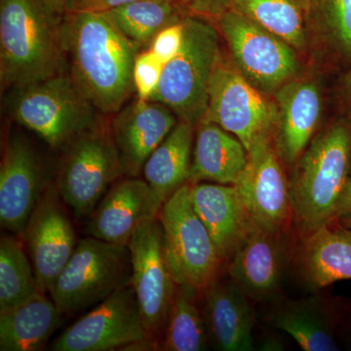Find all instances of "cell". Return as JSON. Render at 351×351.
<instances>
[{"label": "cell", "instance_id": "cell-18", "mask_svg": "<svg viewBox=\"0 0 351 351\" xmlns=\"http://www.w3.org/2000/svg\"><path fill=\"white\" fill-rule=\"evenodd\" d=\"M285 261L282 232L256 225L228 261V272L249 298L265 301L281 287Z\"/></svg>", "mask_w": 351, "mask_h": 351}, {"label": "cell", "instance_id": "cell-17", "mask_svg": "<svg viewBox=\"0 0 351 351\" xmlns=\"http://www.w3.org/2000/svg\"><path fill=\"white\" fill-rule=\"evenodd\" d=\"M177 123L175 113L157 101L138 99L117 112L110 128L124 176L137 177Z\"/></svg>", "mask_w": 351, "mask_h": 351}, {"label": "cell", "instance_id": "cell-2", "mask_svg": "<svg viewBox=\"0 0 351 351\" xmlns=\"http://www.w3.org/2000/svg\"><path fill=\"white\" fill-rule=\"evenodd\" d=\"M61 20L40 0H0V80L21 88L66 71Z\"/></svg>", "mask_w": 351, "mask_h": 351}, {"label": "cell", "instance_id": "cell-34", "mask_svg": "<svg viewBox=\"0 0 351 351\" xmlns=\"http://www.w3.org/2000/svg\"><path fill=\"white\" fill-rule=\"evenodd\" d=\"M232 0H191L189 14L214 21L230 7Z\"/></svg>", "mask_w": 351, "mask_h": 351}, {"label": "cell", "instance_id": "cell-31", "mask_svg": "<svg viewBox=\"0 0 351 351\" xmlns=\"http://www.w3.org/2000/svg\"><path fill=\"white\" fill-rule=\"evenodd\" d=\"M311 29L332 54L351 61V0H311Z\"/></svg>", "mask_w": 351, "mask_h": 351}, {"label": "cell", "instance_id": "cell-3", "mask_svg": "<svg viewBox=\"0 0 351 351\" xmlns=\"http://www.w3.org/2000/svg\"><path fill=\"white\" fill-rule=\"evenodd\" d=\"M290 184L293 219L304 235L334 223L351 170V123L320 132L298 159Z\"/></svg>", "mask_w": 351, "mask_h": 351}, {"label": "cell", "instance_id": "cell-7", "mask_svg": "<svg viewBox=\"0 0 351 351\" xmlns=\"http://www.w3.org/2000/svg\"><path fill=\"white\" fill-rule=\"evenodd\" d=\"M64 147L56 188L76 218H85L124 176L119 152L110 128L99 123L78 134Z\"/></svg>", "mask_w": 351, "mask_h": 351}, {"label": "cell", "instance_id": "cell-39", "mask_svg": "<svg viewBox=\"0 0 351 351\" xmlns=\"http://www.w3.org/2000/svg\"><path fill=\"white\" fill-rule=\"evenodd\" d=\"M261 350L267 351L283 350L284 346L276 339L270 338L265 339V343L261 346Z\"/></svg>", "mask_w": 351, "mask_h": 351}, {"label": "cell", "instance_id": "cell-29", "mask_svg": "<svg viewBox=\"0 0 351 351\" xmlns=\"http://www.w3.org/2000/svg\"><path fill=\"white\" fill-rule=\"evenodd\" d=\"M124 34L138 47L151 46L157 34L181 23L188 7L168 0H135L108 12Z\"/></svg>", "mask_w": 351, "mask_h": 351}, {"label": "cell", "instance_id": "cell-4", "mask_svg": "<svg viewBox=\"0 0 351 351\" xmlns=\"http://www.w3.org/2000/svg\"><path fill=\"white\" fill-rule=\"evenodd\" d=\"M179 52L164 64L156 91L147 101L169 108L181 121L197 126L208 106L210 80L219 55V32L211 21L189 14L182 20Z\"/></svg>", "mask_w": 351, "mask_h": 351}, {"label": "cell", "instance_id": "cell-23", "mask_svg": "<svg viewBox=\"0 0 351 351\" xmlns=\"http://www.w3.org/2000/svg\"><path fill=\"white\" fill-rule=\"evenodd\" d=\"M269 322L290 335L302 350H341L339 313L330 302L317 295L281 302L270 313Z\"/></svg>", "mask_w": 351, "mask_h": 351}, {"label": "cell", "instance_id": "cell-9", "mask_svg": "<svg viewBox=\"0 0 351 351\" xmlns=\"http://www.w3.org/2000/svg\"><path fill=\"white\" fill-rule=\"evenodd\" d=\"M213 22L228 44L232 63L258 91L276 93L294 80L300 61L290 44L232 9Z\"/></svg>", "mask_w": 351, "mask_h": 351}, {"label": "cell", "instance_id": "cell-36", "mask_svg": "<svg viewBox=\"0 0 351 351\" xmlns=\"http://www.w3.org/2000/svg\"><path fill=\"white\" fill-rule=\"evenodd\" d=\"M351 214V170L350 177H348V184L343 191V196L339 200L338 209H337L336 215H335V221Z\"/></svg>", "mask_w": 351, "mask_h": 351}, {"label": "cell", "instance_id": "cell-25", "mask_svg": "<svg viewBox=\"0 0 351 351\" xmlns=\"http://www.w3.org/2000/svg\"><path fill=\"white\" fill-rule=\"evenodd\" d=\"M52 299L38 291L27 301L0 313V350H43L62 322Z\"/></svg>", "mask_w": 351, "mask_h": 351}, {"label": "cell", "instance_id": "cell-35", "mask_svg": "<svg viewBox=\"0 0 351 351\" xmlns=\"http://www.w3.org/2000/svg\"><path fill=\"white\" fill-rule=\"evenodd\" d=\"M135 0H69V12H110Z\"/></svg>", "mask_w": 351, "mask_h": 351}, {"label": "cell", "instance_id": "cell-12", "mask_svg": "<svg viewBox=\"0 0 351 351\" xmlns=\"http://www.w3.org/2000/svg\"><path fill=\"white\" fill-rule=\"evenodd\" d=\"M127 246L131 258L130 285L145 326L157 339L162 336L178 286L166 256L160 221L157 219L142 226Z\"/></svg>", "mask_w": 351, "mask_h": 351}, {"label": "cell", "instance_id": "cell-5", "mask_svg": "<svg viewBox=\"0 0 351 351\" xmlns=\"http://www.w3.org/2000/svg\"><path fill=\"white\" fill-rule=\"evenodd\" d=\"M94 110L66 71L16 88L9 104L13 119L53 149L64 147L96 125Z\"/></svg>", "mask_w": 351, "mask_h": 351}, {"label": "cell", "instance_id": "cell-32", "mask_svg": "<svg viewBox=\"0 0 351 351\" xmlns=\"http://www.w3.org/2000/svg\"><path fill=\"white\" fill-rule=\"evenodd\" d=\"M164 64L161 63L151 49L138 53L134 64V86L137 92L138 99L149 100L156 91Z\"/></svg>", "mask_w": 351, "mask_h": 351}, {"label": "cell", "instance_id": "cell-10", "mask_svg": "<svg viewBox=\"0 0 351 351\" xmlns=\"http://www.w3.org/2000/svg\"><path fill=\"white\" fill-rule=\"evenodd\" d=\"M158 348L147 332L131 285L119 289L75 321L51 346L54 351L152 350Z\"/></svg>", "mask_w": 351, "mask_h": 351}, {"label": "cell", "instance_id": "cell-27", "mask_svg": "<svg viewBox=\"0 0 351 351\" xmlns=\"http://www.w3.org/2000/svg\"><path fill=\"white\" fill-rule=\"evenodd\" d=\"M230 9L262 25L295 50L306 49L311 0H232Z\"/></svg>", "mask_w": 351, "mask_h": 351}, {"label": "cell", "instance_id": "cell-22", "mask_svg": "<svg viewBox=\"0 0 351 351\" xmlns=\"http://www.w3.org/2000/svg\"><path fill=\"white\" fill-rule=\"evenodd\" d=\"M300 278L317 291L351 279V232L327 223L307 233L297 256Z\"/></svg>", "mask_w": 351, "mask_h": 351}, {"label": "cell", "instance_id": "cell-37", "mask_svg": "<svg viewBox=\"0 0 351 351\" xmlns=\"http://www.w3.org/2000/svg\"><path fill=\"white\" fill-rule=\"evenodd\" d=\"M40 1L58 19L62 20V18L68 13L69 0H40Z\"/></svg>", "mask_w": 351, "mask_h": 351}, {"label": "cell", "instance_id": "cell-38", "mask_svg": "<svg viewBox=\"0 0 351 351\" xmlns=\"http://www.w3.org/2000/svg\"><path fill=\"white\" fill-rule=\"evenodd\" d=\"M341 95L346 105L351 107V69L341 80Z\"/></svg>", "mask_w": 351, "mask_h": 351}, {"label": "cell", "instance_id": "cell-15", "mask_svg": "<svg viewBox=\"0 0 351 351\" xmlns=\"http://www.w3.org/2000/svg\"><path fill=\"white\" fill-rule=\"evenodd\" d=\"M49 184L40 157L20 135L6 141L0 163V225L21 237Z\"/></svg>", "mask_w": 351, "mask_h": 351}, {"label": "cell", "instance_id": "cell-21", "mask_svg": "<svg viewBox=\"0 0 351 351\" xmlns=\"http://www.w3.org/2000/svg\"><path fill=\"white\" fill-rule=\"evenodd\" d=\"M203 292V316L214 346L223 351L253 350L256 316L248 295L232 280L218 279Z\"/></svg>", "mask_w": 351, "mask_h": 351}, {"label": "cell", "instance_id": "cell-14", "mask_svg": "<svg viewBox=\"0 0 351 351\" xmlns=\"http://www.w3.org/2000/svg\"><path fill=\"white\" fill-rule=\"evenodd\" d=\"M55 186H48L21 235L29 252L39 290L50 293L76 245L75 230Z\"/></svg>", "mask_w": 351, "mask_h": 351}, {"label": "cell", "instance_id": "cell-13", "mask_svg": "<svg viewBox=\"0 0 351 351\" xmlns=\"http://www.w3.org/2000/svg\"><path fill=\"white\" fill-rule=\"evenodd\" d=\"M280 160L272 135L261 136L248 149V162L234 184L255 223L276 232L293 219L290 184Z\"/></svg>", "mask_w": 351, "mask_h": 351}, {"label": "cell", "instance_id": "cell-33", "mask_svg": "<svg viewBox=\"0 0 351 351\" xmlns=\"http://www.w3.org/2000/svg\"><path fill=\"white\" fill-rule=\"evenodd\" d=\"M184 38L182 21L159 32L154 39L149 49L154 52L161 63L166 64L179 52Z\"/></svg>", "mask_w": 351, "mask_h": 351}, {"label": "cell", "instance_id": "cell-24", "mask_svg": "<svg viewBox=\"0 0 351 351\" xmlns=\"http://www.w3.org/2000/svg\"><path fill=\"white\" fill-rule=\"evenodd\" d=\"M247 162L248 151L239 138L212 122L198 124L189 184H235Z\"/></svg>", "mask_w": 351, "mask_h": 351}, {"label": "cell", "instance_id": "cell-8", "mask_svg": "<svg viewBox=\"0 0 351 351\" xmlns=\"http://www.w3.org/2000/svg\"><path fill=\"white\" fill-rule=\"evenodd\" d=\"M158 219L176 283L206 290L218 279L223 260L193 208L189 182L164 202Z\"/></svg>", "mask_w": 351, "mask_h": 351}, {"label": "cell", "instance_id": "cell-40", "mask_svg": "<svg viewBox=\"0 0 351 351\" xmlns=\"http://www.w3.org/2000/svg\"><path fill=\"white\" fill-rule=\"evenodd\" d=\"M336 221H338V225L351 232V214L341 217V218L337 219Z\"/></svg>", "mask_w": 351, "mask_h": 351}, {"label": "cell", "instance_id": "cell-11", "mask_svg": "<svg viewBox=\"0 0 351 351\" xmlns=\"http://www.w3.org/2000/svg\"><path fill=\"white\" fill-rule=\"evenodd\" d=\"M202 121L212 122L241 141L247 151L261 136L272 135L277 123L271 103L245 80L234 64L219 55L208 90V106Z\"/></svg>", "mask_w": 351, "mask_h": 351}, {"label": "cell", "instance_id": "cell-6", "mask_svg": "<svg viewBox=\"0 0 351 351\" xmlns=\"http://www.w3.org/2000/svg\"><path fill=\"white\" fill-rule=\"evenodd\" d=\"M131 258L127 245L89 237L80 240L50 291L62 314L96 306L130 285Z\"/></svg>", "mask_w": 351, "mask_h": 351}, {"label": "cell", "instance_id": "cell-28", "mask_svg": "<svg viewBox=\"0 0 351 351\" xmlns=\"http://www.w3.org/2000/svg\"><path fill=\"white\" fill-rule=\"evenodd\" d=\"M200 291L178 285L158 350L201 351L207 348L208 332L198 306Z\"/></svg>", "mask_w": 351, "mask_h": 351}, {"label": "cell", "instance_id": "cell-1", "mask_svg": "<svg viewBox=\"0 0 351 351\" xmlns=\"http://www.w3.org/2000/svg\"><path fill=\"white\" fill-rule=\"evenodd\" d=\"M69 75L88 101L104 114L117 113L134 86L140 47L108 12H69L61 20Z\"/></svg>", "mask_w": 351, "mask_h": 351}, {"label": "cell", "instance_id": "cell-30", "mask_svg": "<svg viewBox=\"0 0 351 351\" xmlns=\"http://www.w3.org/2000/svg\"><path fill=\"white\" fill-rule=\"evenodd\" d=\"M17 237L4 234L0 239V313L40 291L24 241Z\"/></svg>", "mask_w": 351, "mask_h": 351}, {"label": "cell", "instance_id": "cell-20", "mask_svg": "<svg viewBox=\"0 0 351 351\" xmlns=\"http://www.w3.org/2000/svg\"><path fill=\"white\" fill-rule=\"evenodd\" d=\"M193 208L215 245L228 262L255 223L234 184H191Z\"/></svg>", "mask_w": 351, "mask_h": 351}, {"label": "cell", "instance_id": "cell-19", "mask_svg": "<svg viewBox=\"0 0 351 351\" xmlns=\"http://www.w3.org/2000/svg\"><path fill=\"white\" fill-rule=\"evenodd\" d=\"M274 143L281 160L297 162L313 140L322 113L320 88L309 80H292L276 92Z\"/></svg>", "mask_w": 351, "mask_h": 351}, {"label": "cell", "instance_id": "cell-16", "mask_svg": "<svg viewBox=\"0 0 351 351\" xmlns=\"http://www.w3.org/2000/svg\"><path fill=\"white\" fill-rule=\"evenodd\" d=\"M163 202L147 182L137 177L120 178L89 216V237L127 245L142 226L158 219Z\"/></svg>", "mask_w": 351, "mask_h": 351}, {"label": "cell", "instance_id": "cell-26", "mask_svg": "<svg viewBox=\"0 0 351 351\" xmlns=\"http://www.w3.org/2000/svg\"><path fill=\"white\" fill-rule=\"evenodd\" d=\"M195 125L180 120L143 168L145 181L162 201L188 184L193 162Z\"/></svg>", "mask_w": 351, "mask_h": 351}, {"label": "cell", "instance_id": "cell-41", "mask_svg": "<svg viewBox=\"0 0 351 351\" xmlns=\"http://www.w3.org/2000/svg\"><path fill=\"white\" fill-rule=\"evenodd\" d=\"M168 1H172L175 2V3L181 4L182 6L188 7L189 5V2H191V0H168Z\"/></svg>", "mask_w": 351, "mask_h": 351}]
</instances>
